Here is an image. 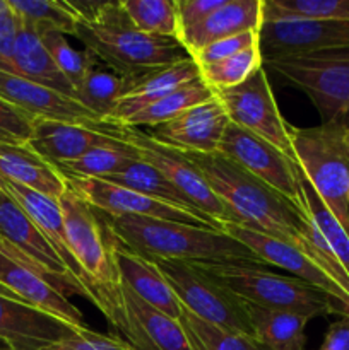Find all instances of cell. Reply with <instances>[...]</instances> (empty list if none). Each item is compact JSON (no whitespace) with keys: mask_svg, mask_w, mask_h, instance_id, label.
Segmentation results:
<instances>
[{"mask_svg":"<svg viewBox=\"0 0 349 350\" xmlns=\"http://www.w3.org/2000/svg\"><path fill=\"white\" fill-rule=\"evenodd\" d=\"M348 126L320 123L291 129L294 161L328 211L349 234V144Z\"/></svg>","mask_w":349,"mask_h":350,"instance_id":"5b68a950","label":"cell"},{"mask_svg":"<svg viewBox=\"0 0 349 350\" xmlns=\"http://www.w3.org/2000/svg\"><path fill=\"white\" fill-rule=\"evenodd\" d=\"M205 273L228 287L245 303L266 310L291 311L310 318L339 314L337 304L317 287L296 279L279 275L252 263H197Z\"/></svg>","mask_w":349,"mask_h":350,"instance_id":"8992f818","label":"cell"},{"mask_svg":"<svg viewBox=\"0 0 349 350\" xmlns=\"http://www.w3.org/2000/svg\"><path fill=\"white\" fill-rule=\"evenodd\" d=\"M139 154L129 144L109 137L108 142L92 147L91 150L79 159L57 166L65 178H96L103 180L106 176L120 173L133 161H139Z\"/></svg>","mask_w":349,"mask_h":350,"instance_id":"f546056e","label":"cell"},{"mask_svg":"<svg viewBox=\"0 0 349 350\" xmlns=\"http://www.w3.org/2000/svg\"><path fill=\"white\" fill-rule=\"evenodd\" d=\"M103 217L123 246L151 262L266 265L252 250L218 229L132 215L112 217L103 214Z\"/></svg>","mask_w":349,"mask_h":350,"instance_id":"7a4b0ae2","label":"cell"},{"mask_svg":"<svg viewBox=\"0 0 349 350\" xmlns=\"http://www.w3.org/2000/svg\"><path fill=\"white\" fill-rule=\"evenodd\" d=\"M224 0H174L178 17V34L197 26ZM178 38V36H177Z\"/></svg>","mask_w":349,"mask_h":350,"instance_id":"7bdbcfd3","label":"cell"},{"mask_svg":"<svg viewBox=\"0 0 349 350\" xmlns=\"http://www.w3.org/2000/svg\"><path fill=\"white\" fill-rule=\"evenodd\" d=\"M262 64L263 58L260 53V46L257 44L214 64L202 65L198 67V72H201L202 81L216 92L243 84L253 72L262 67Z\"/></svg>","mask_w":349,"mask_h":350,"instance_id":"e575fe53","label":"cell"},{"mask_svg":"<svg viewBox=\"0 0 349 350\" xmlns=\"http://www.w3.org/2000/svg\"><path fill=\"white\" fill-rule=\"evenodd\" d=\"M79 330L0 287V340L10 350H43Z\"/></svg>","mask_w":349,"mask_h":350,"instance_id":"2e32d148","label":"cell"},{"mask_svg":"<svg viewBox=\"0 0 349 350\" xmlns=\"http://www.w3.org/2000/svg\"><path fill=\"white\" fill-rule=\"evenodd\" d=\"M122 7L139 31L177 40L178 17L174 0H122Z\"/></svg>","mask_w":349,"mask_h":350,"instance_id":"d590c367","label":"cell"},{"mask_svg":"<svg viewBox=\"0 0 349 350\" xmlns=\"http://www.w3.org/2000/svg\"><path fill=\"white\" fill-rule=\"evenodd\" d=\"M263 24V0H224L202 23L178 34L177 41L188 57L207 44L245 31H260Z\"/></svg>","mask_w":349,"mask_h":350,"instance_id":"7402d4cb","label":"cell"},{"mask_svg":"<svg viewBox=\"0 0 349 350\" xmlns=\"http://www.w3.org/2000/svg\"><path fill=\"white\" fill-rule=\"evenodd\" d=\"M0 350H10V349L7 347V344H3V342L0 340Z\"/></svg>","mask_w":349,"mask_h":350,"instance_id":"7dc6e473","label":"cell"},{"mask_svg":"<svg viewBox=\"0 0 349 350\" xmlns=\"http://www.w3.org/2000/svg\"><path fill=\"white\" fill-rule=\"evenodd\" d=\"M0 287L24 303L57 317L75 328H89L82 311L68 299L72 291L41 267L31 262L16 246L0 236Z\"/></svg>","mask_w":349,"mask_h":350,"instance_id":"30bf717a","label":"cell"},{"mask_svg":"<svg viewBox=\"0 0 349 350\" xmlns=\"http://www.w3.org/2000/svg\"><path fill=\"white\" fill-rule=\"evenodd\" d=\"M38 36L50 53L51 60L55 62L58 70L67 77V81L74 85V89H77L88 77L89 72L94 68L98 58L88 50H75L67 41L65 34L57 33V31H44Z\"/></svg>","mask_w":349,"mask_h":350,"instance_id":"74e56055","label":"cell"},{"mask_svg":"<svg viewBox=\"0 0 349 350\" xmlns=\"http://www.w3.org/2000/svg\"><path fill=\"white\" fill-rule=\"evenodd\" d=\"M19 27V19L7 3V9L0 14V70L2 72L10 70Z\"/></svg>","mask_w":349,"mask_h":350,"instance_id":"ee69618b","label":"cell"},{"mask_svg":"<svg viewBox=\"0 0 349 350\" xmlns=\"http://www.w3.org/2000/svg\"><path fill=\"white\" fill-rule=\"evenodd\" d=\"M74 36L115 74L125 77H140L188 57L177 40L137 29L122 0H106L91 21H77Z\"/></svg>","mask_w":349,"mask_h":350,"instance_id":"3957f363","label":"cell"},{"mask_svg":"<svg viewBox=\"0 0 349 350\" xmlns=\"http://www.w3.org/2000/svg\"><path fill=\"white\" fill-rule=\"evenodd\" d=\"M65 181H67V188H70L74 193L84 198L96 211L103 212L106 215H112V217L132 215V217H149L161 219V221H174L204 226V222L201 219L188 214V212L180 211L177 207H171V205L163 204L159 200H154V198L139 193L135 190H130V188L109 183V181L96 180V178L72 176L65 178Z\"/></svg>","mask_w":349,"mask_h":350,"instance_id":"9a60e30c","label":"cell"},{"mask_svg":"<svg viewBox=\"0 0 349 350\" xmlns=\"http://www.w3.org/2000/svg\"><path fill=\"white\" fill-rule=\"evenodd\" d=\"M7 9V0H0V14Z\"/></svg>","mask_w":349,"mask_h":350,"instance_id":"bcb514c9","label":"cell"},{"mask_svg":"<svg viewBox=\"0 0 349 350\" xmlns=\"http://www.w3.org/2000/svg\"><path fill=\"white\" fill-rule=\"evenodd\" d=\"M301 191H303L308 215H310L311 221L315 222L318 231L322 232V236H324V239L327 241L328 248L332 250V253L335 255L337 262L341 263V267L349 275V234L346 232V229L339 224L337 219L332 215V212L328 211L327 205L322 202V198L318 197V193L313 190V187L308 183V180L303 176V173H301Z\"/></svg>","mask_w":349,"mask_h":350,"instance_id":"8d00e7d4","label":"cell"},{"mask_svg":"<svg viewBox=\"0 0 349 350\" xmlns=\"http://www.w3.org/2000/svg\"><path fill=\"white\" fill-rule=\"evenodd\" d=\"M222 232L229 234L252 250L263 263L276 265L286 272L294 273V277L310 286L317 287L322 293L327 294L337 308L341 310L342 318H349V294L332 279L331 273L317 262L311 255L298 248L296 245L270 238L262 232L252 231L238 224H222Z\"/></svg>","mask_w":349,"mask_h":350,"instance_id":"4fadbf2b","label":"cell"},{"mask_svg":"<svg viewBox=\"0 0 349 350\" xmlns=\"http://www.w3.org/2000/svg\"><path fill=\"white\" fill-rule=\"evenodd\" d=\"M214 96L224 106L229 122L255 133L257 137L267 140L294 159L291 146L293 126L284 120L277 108L269 75L263 65L243 84L224 91H216Z\"/></svg>","mask_w":349,"mask_h":350,"instance_id":"8fae6325","label":"cell"},{"mask_svg":"<svg viewBox=\"0 0 349 350\" xmlns=\"http://www.w3.org/2000/svg\"><path fill=\"white\" fill-rule=\"evenodd\" d=\"M154 263L185 310L222 330L255 337L245 301L212 279L197 263L168 260Z\"/></svg>","mask_w":349,"mask_h":350,"instance_id":"9c48e42d","label":"cell"},{"mask_svg":"<svg viewBox=\"0 0 349 350\" xmlns=\"http://www.w3.org/2000/svg\"><path fill=\"white\" fill-rule=\"evenodd\" d=\"M246 311L255 338L270 350H305V328L311 320L310 317L291 311L266 310L250 303H246Z\"/></svg>","mask_w":349,"mask_h":350,"instance_id":"f1b7e54d","label":"cell"},{"mask_svg":"<svg viewBox=\"0 0 349 350\" xmlns=\"http://www.w3.org/2000/svg\"><path fill=\"white\" fill-rule=\"evenodd\" d=\"M317 350H349V318H339L328 327Z\"/></svg>","mask_w":349,"mask_h":350,"instance_id":"f6af8a7d","label":"cell"},{"mask_svg":"<svg viewBox=\"0 0 349 350\" xmlns=\"http://www.w3.org/2000/svg\"><path fill=\"white\" fill-rule=\"evenodd\" d=\"M263 62L286 84L310 98L322 123L349 126V48L284 55Z\"/></svg>","mask_w":349,"mask_h":350,"instance_id":"52a82bcc","label":"cell"},{"mask_svg":"<svg viewBox=\"0 0 349 350\" xmlns=\"http://www.w3.org/2000/svg\"><path fill=\"white\" fill-rule=\"evenodd\" d=\"M9 74L19 75L27 81L53 89L67 98L75 99L74 85L58 70L44 44L41 43L40 36L24 26L19 27Z\"/></svg>","mask_w":349,"mask_h":350,"instance_id":"83f0119b","label":"cell"},{"mask_svg":"<svg viewBox=\"0 0 349 350\" xmlns=\"http://www.w3.org/2000/svg\"><path fill=\"white\" fill-rule=\"evenodd\" d=\"M123 325L118 332L133 350H194L180 320L149 306L122 284Z\"/></svg>","mask_w":349,"mask_h":350,"instance_id":"ac0fdd59","label":"cell"},{"mask_svg":"<svg viewBox=\"0 0 349 350\" xmlns=\"http://www.w3.org/2000/svg\"><path fill=\"white\" fill-rule=\"evenodd\" d=\"M198 77H201L198 65L195 64L192 57L183 58V60L168 65V67L157 68V70L149 72V74L140 75L135 84H133V88L115 106L108 122H125L129 116H132L139 109L159 101L161 98L171 94L173 91L180 89L181 85L188 84V82L195 81Z\"/></svg>","mask_w":349,"mask_h":350,"instance_id":"d4e9b609","label":"cell"},{"mask_svg":"<svg viewBox=\"0 0 349 350\" xmlns=\"http://www.w3.org/2000/svg\"><path fill=\"white\" fill-rule=\"evenodd\" d=\"M34 122L36 118L0 98V144L26 146L33 135Z\"/></svg>","mask_w":349,"mask_h":350,"instance_id":"ab89813d","label":"cell"},{"mask_svg":"<svg viewBox=\"0 0 349 350\" xmlns=\"http://www.w3.org/2000/svg\"><path fill=\"white\" fill-rule=\"evenodd\" d=\"M0 236L12 246H16L31 262L41 267L51 277H55L58 282L67 286L74 296L86 297L91 303L89 294L86 293L84 287L79 286L72 279L70 273L67 272L65 265L62 263V260L58 258V255L51 248L50 243L41 234L40 229L34 226L29 215L2 188H0Z\"/></svg>","mask_w":349,"mask_h":350,"instance_id":"d6986e66","label":"cell"},{"mask_svg":"<svg viewBox=\"0 0 349 350\" xmlns=\"http://www.w3.org/2000/svg\"><path fill=\"white\" fill-rule=\"evenodd\" d=\"M0 98L36 120H57V122L88 126L101 122L75 99L2 70H0Z\"/></svg>","mask_w":349,"mask_h":350,"instance_id":"ffe728a7","label":"cell"},{"mask_svg":"<svg viewBox=\"0 0 349 350\" xmlns=\"http://www.w3.org/2000/svg\"><path fill=\"white\" fill-rule=\"evenodd\" d=\"M105 181L109 183L120 185V187L130 188V190H135L139 193L147 195V197L154 198V200H159L163 204L171 205V207H177L180 211L188 212V214L195 215L197 219H201L204 222V226L211 229H218L222 231L221 226L218 222H214L212 219H209L207 215L202 214L198 211L197 205L173 183V181L168 180L159 170H156L151 164L144 163V161H133L132 164L125 167L120 173L112 174V176L103 178Z\"/></svg>","mask_w":349,"mask_h":350,"instance_id":"4316f807","label":"cell"},{"mask_svg":"<svg viewBox=\"0 0 349 350\" xmlns=\"http://www.w3.org/2000/svg\"><path fill=\"white\" fill-rule=\"evenodd\" d=\"M43 350H133L118 335H103L91 328H82L57 344H51Z\"/></svg>","mask_w":349,"mask_h":350,"instance_id":"b9f144b4","label":"cell"},{"mask_svg":"<svg viewBox=\"0 0 349 350\" xmlns=\"http://www.w3.org/2000/svg\"><path fill=\"white\" fill-rule=\"evenodd\" d=\"M346 140H348V144H349V126H348V130H346Z\"/></svg>","mask_w":349,"mask_h":350,"instance_id":"c3c4849f","label":"cell"},{"mask_svg":"<svg viewBox=\"0 0 349 350\" xmlns=\"http://www.w3.org/2000/svg\"><path fill=\"white\" fill-rule=\"evenodd\" d=\"M228 123L224 106L214 96L161 125L151 126L147 133L178 150L212 154L218 152Z\"/></svg>","mask_w":349,"mask_h":350,"instance_id":"e0dca14e","label":"cell"},{"mask_svg":"<svg viewBox=\"0 0 349 350\" xmlns=\"http://www.w3.org/2000/svg\"><path fill=\"white\" fill-rule=\"evenodd\" d=\"M0 178L40 191L57 202L67 191V181L60 171L38 156L27 144H0Z\"/></svg>","mask_w":349,"mask_h":350,"instance_id":"484cf974","label":"cell"},{"mask_svg":"<svg viewBox=\"0 0 349 350\" xmlns=\"http://www.w3.org/2000/svg\"><path fill=\"white\" fill-rule=\"evenodd\" d=\"M211 98H214V91L198 77L195 81H190L188 84L181 85L180 89L173 91L171 94L161 98L159 101L139 109L120 125L132 126V129H140V126L151 129V126L161 125V123L174 118V116L180 115L185 109L192 108V106L209 101Z\"/></svg>","mask_w":349,"mask_h":350,"instance_id":"4dcf8cb0","label":"cell"},{"mask_svg":"<svg viewBox=\"0 0 349 350\" xmlns=\"http://www.w3.org/2000/svg\"><path fill=\"white\" fill-rule=\"evenodd\" d=\"M139 77L112 74L92 68L81 85L75 89V101L99 120H108L120 99L133 88Z\"/></svg>","mask_w":349,"mask_h":350,"instance_id":"1f68e13d","label":"cell"},{"mask_svg":"<svg viewBox=\"0 0 349 350\" xmlns=\"http://www.w3.org/2000/svg\"><path fill=\"white\" fill-rule=\"evenodd\" d=\"M108 139L109 137L96 132L88 125L57 120H36L27 146L47 163L57 167L79 159L92 147L108 142Z\"/></svg>","mask_w":349,"mask_h":350,"instance_id":"cb8c5ba5","label":"cell"},{"mask_svg":"<svg viewBox=\"0 0 349 350\" xmlns=\"http://www.w3.org/2000/svg\"><path fill=\"white\" fill-rule=\"evenodd\" d=\"M113 258H115V265L118 269L120 280L123 286L129 287L135 296L146 301L149 306L163 311L174 320H180V301L163 273L159 272L156 263L133 253L132 250L123 246L115 236H113Z\"/></svg>","mask_w":349,"mask_h":350,"instance_id":"603a6c76","label":"cell"},{"mask_svg":"<svg viewBox=\"0 0 349 350\" xmlns=\"http://www.w3.org/2000/svg\"><path fill=\"white\" fill-rule=\"evenodd\" d=\"M180 321L194 350H270L255 337L222 330L216 325L202 321L183 306Z\"/></svg>","mask_w":349,"mask_h":350,"instance_id":"836d02e7","label":"cell"},{"mask_svg":"<svg viewBox=\"0 0 349 350\" xmlns=\"http://www.w3.org/2000/svg\"><path fill=\"white\" fill-rule=\"evenodd\" d=\"M283 17L349 21V0H263V21Z\"/></svg>","mask_w":349,"mask_h":350,"instance_id":"f35d334b","label":"cell"},{"mask_svg":"<svg viewBox=\"0 0 349 350\" xmlns=\"http://www.w3.org/2000/svg\"><path fill=\"white\" fill-rule=\"evenodd\" d=\"M218 152L245 167L283 195L294 207L307 211L301 191V170L294 159L255 133L229 122Z\"/></svg>","mask_w":349,"mask_h":350,"instance_id":"7c38bea8","label":"cell"},{"mask_svg":"<svg viewBox=\"0 0 349 350\" xmlns=\"http://www.w3.org/2000/svg\"><path fill=\"white\" fill-rule=\"evenodd\" d=\"M197 166L216 197L228 211L231 222L270 238L300 246L305 239L308 212L263 183L221 152L201 154L183 150Z\"/></svg>","mask_w":349,"mask_h":350,"instance_id":"6da1fadb","label":"cell"},{"mask_svg":"<svg viewBox=\"0 0 349 350\" xmlns=\"http://www.w3.org/2000/svg\"><path fill=\"white\" fill-rule=\"evenodd\" d=\"M263 60L284 55L349 48V21L283 17L263 21L259 31Z\"/></svg>","mask_w":349,"mask_h":350,"instance_id":"5bb4252c","label":"cell"},{"mask_svg":"<svg viewBox=\"0 0 349 350\" xmlns=\"http://www.w3.org/2000/svg\"><path fill=\"white\" fill-rule=\"evenodd\" d=\"M70 252L88 280L92 304L116 332L123 325L122 280L113 258V234L105 217L67 188L58 200Z\"/></svg>","mask_w":349,"mask_h":350,"instance_id":"277c9868","label":"cell"},{"mask_svg":"<svg viewBox=\"0 0 349 350\" xmlns=\"http://www.w3.org/2000/svg\"><path fill=\"white\" fill-rule=\"evenodd\" d=\"M0 188H2L5 193H9L10 197L21 205V208L29 215V219L34 222V226L40 229L41 234L44 236V239H47V241L50 243L51 248L55 250V253H57L58 258L62 260V263L65 265L67 272L70 273L72 279H74L79 286L84 287L86 293L89 294V299H91L92 303V296L91 293H89V286L88 280H86L84 272L81 270L79 263L75 262L74 255H72L70 252V246H68L64 215H62V208L60 205H58V202L47 197V195L40 193V191L31 190V188L23 187V185L5 180V178H0Z\"/></svg>","mask_w":349,"mask_h":350,"instance_id":"44dd1931","label":"cell"},{"mask_svg":"<svg viewBox=\"0 0 349 350\" xmlns=\"http://www.w3.org/2000/svg\"><path fill=\"white\" fill-rule=\"evenodd\" d=\"M21 26L34 31H57L62 34H75L77 17L65 0H7Z\"/></svg>","mask_w":349,"mask_h":350,"instance_id":"d6a6232c","label":"cell"},{"mask_svg":"<svg viewBox=\"0 0 349 350\" xmlns=\"http://www.w3.org/2000/svg\"><path fill=\"white\" fill-rule=\"evenodd\" d=\"M257 44H259V31H245V33L233 34V36L222 38V40L207 44L195 55H192V58L198 67H202V65L214 64V62L231 57V55L240 53L246 48L257 46Z\"/></svg>","mask_w":349,"mask_h":350,"instance_id":"60d3db41","label":"cell"},{"mask_svg":"<svg viewBox=\"0 0 349 350\" xmlns=\"http://www.w3.org/2000/svg\"><path fill=\"white\" fill-rule=\"evenodd\" d=\"M91 129L103 133V135L122 140V142L132 146L139 154L140 161L159 170L168 180L173 181L197 205L202 214L218 222L221 228L222 224L231 222V217H229L224 205L216 197L205 178L202 176L197 166L185 156L183 150H178L174 147L159 142L144 130L120 125V123L108 122V120L94 123V125H91Z\"/></svg>","mask_w":349,"mask_h":350,"instance_id":"ba28073f","label":"cell"}]
</instances>
